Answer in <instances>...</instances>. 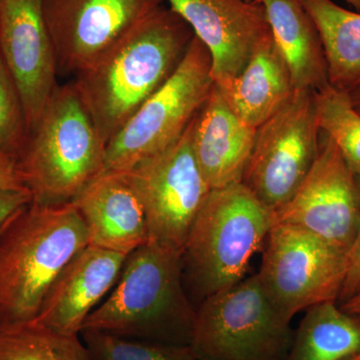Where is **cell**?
I'll return each mask as SVG.
<instances>
[{
    "label": "cell",
    "mask_w": 360,
    "mask_h": 360,
    "mask_svg": "<svg viewBox=\"0 0 360 360\" xmlns=\"http://www.w3.org/2000/svg\"><path fill=\"white\" fill-rule=\"evenodd\" d=\"M293 335L255 274L200 303L191 347L198 360H284Z\"/></svg>",
    "instance_id": "obj_6"
},
{
    "label": "cell",
    "mask_w": 360,
    "mask_h": 360,
    "mask_svg": "<svg viewBox=\"0 0 360 360\" xmlns=\"http://www.w3.org/2000/svg\"><path fill=\"white\" fill-rule=\"evenodd\" d=\"M340 307L347 314L360 315V290L347 302L341 303Z\"/></svg>",
    "instance_id": "obj_29"
},
{
    "label": "cell",
    "mask_w": 360,
    "mask_h": 360,
    "mask_svg": "<svg viewBox=\"0 0 360 360\" xmlns=\"http://www.w3.org/2000/svg\"><path fill=\"white\" fill-rule=\"evenodd\" d=\"M0 360H91L80 335H70L37 322L0 329Z\"/></svg>",
    "instance_id": "obj_22"
},
{
    "label": "cell",
    "mask_w": 360,
    "mask_h": 360,
    "mask_svg": "<svg viewBox=\"0 0 360 360\" xmlns=\"http://www.w3.org/2000/svg\"><path fill=\"white\" fill-rule=\"evenodd\" d=\"M274 215V224L300 227L349 252L359 226V179L321 130L314 165L290 200Z\"/></svg>",
    "instance_id": "obj_11"
},
{
    "label": "cell",
    "mask_w": 360,
    "mask_h": 360,
    "mask_svg": "<svg viewBox=\"0 0 360 360\" xmlns=\"http://www.w3.org/2000/svg\"><path fill=\"white\" fill-rule=\"evenodd\" d=\"M212 54L194 35L179 68L106 144L103 172H124L179 141L214 86Z\"/></svg>",
    "instance_id": "obj_7"
},
{
    "label": "cell",
    "mask_w": 360,
    "mask_h": 360,
    "mask_svg": "<svg viewBox=\"0 0 360 360\" xmlns=\"http://www.w3.org/2000/svg\"><path fill=\"white\" fill-rule=\"evenodd\" d=\"M165 0H42L58 71L77 75L117 46Z\"/></svg>",
    "instance_id": "obj_12"
},
{
    "label": "cell",
    "mask_w": 360,
    "mask_h": 360,
    "mask_svg": "<svg viewBox=\"0 0 360 360\" xmlns=\"http://www.w3.org/2000/svg\"><path fill=\"white\" fill-rule=\"evenodd\" d=\"M193 37L186 21L163 2L110 53L75 75L72 84L105 148L172 77Z\"/></svg>",
    "instance_id": "obj_1"
},
{
    "label": "cell",
    "mask_w": 360,
    "mask_h": 360,
    "mask_svg": "<svg viewBox=\"0 0 360 360\" xmlns=\"http://www.w3.org/2000/svg\"><path fill=\"white\" fill-rule=\"evenodd\" d=\"M319 137L314 90L295 89L283 108L257 127L241 182L274 214L314 165Z\"/></svg>",
    "instance_id": "obj_9"
},
{
    "label": "cell",
    "mask_w": 360,
    "mask_h": 360,
    "mask_svg": "<svg viewBox=\"0 0 360 360\" xmlns=\"http://www.w3.org/2000/svg\"><path fill=\"white\" fill-rule=\"evenodd\" d=\"M195 315L184 288L181 252L149 241L127 255L110 296L89 315L82 330L191 345Z\"/></svg>",
    "instance_id": "obj_3"
},
{
    "label": "cell",
    "mask_w": 360,
    "mask_h": 360,
    "mask_svg": "<svg viewBox=\"0 0 360 360\" xmlns=\"http://www.w3.org/2000/svg\"><path fill=\"white\" fill-rule=\"evenodd\" d=\"M319 30L328 84L348 94L360 89V13L333 0H298Z\"/></svg>",
    "instance_id": "obj_20"
},
{
    "label": "cell",
    "mask_w": 360,
    "mask_h": 360,
    "mask_svg": "<svg viewBox=\"0 0 360 360\" xmlns=\"http://www.w3.org/2000/svg\"><path fill=\"white\" fill-rule=\"evenodd\" d=\"M89 245L72 202L28 203L0 226V329L37 319L54 281Z\"/></svg>",
    "instance_id": "obj_2"
},
{
    "label": "cell",
    "mask_w": 360,
    "mask_h": 360,
    "mask_svg": "<svg viewBox=\"0 0 360 360\" xmlns=\"http://www.w3.org/2000/svg\"><path fill=\"white\" fill-rule=\"evenodd\" d=\"M264 6L274 41L290 68L295 89L328 86V65L314 21L298 0H257Z\"/></svg>",
    "instance_id": "obj_19"
},
{
    "label": "cell",
    "mask_w": 360,
    "mask_h": 360,
    "mask_svg": "<svg viewBox=\"0 0 360 360\" xmlns=\"http://www.w3.org/2000/svg\"><path fill=\"white\" fill-rule=\"evenodd\" d=\"M125 259L127 255L87 245L59 274L33 321L80 335L89 315L115 288Z\"/></svg>",
    "instance_id": "obj_15"
},
{
    "label": "cell",
    "mask_w": 360,
    "mask_h": 360,
    "mask_svg": "<svg viewBox=\"0 0 360 360\" xmlns=\"http://www.w3.org/2000/svg\"><path fill=\"white\" fill-rule=\"evenodd\" d=\"M80 338L91 360H198L191 345H172L84 329Z\"/></svg>",
    "instance_id": "obj_24"
},
{
    "label": "cell",
    "mask_w": 360,
    "mask_h": 360,
    "mask_svg": "<svg viewBox=\"0 0 360 360\" xmlns=\"http://www.w3.org/2000/svg\"><path fill=\"white\" fill-rule=\"evenodd\" d=\"M105 144L75 84L58 85L30 131L18 167L33 202H71L101 174Z\"/></svg>",
    "instance_id": "obj_5"
},
{
    "label": "cell",
    "mask_w": 360,
    "mask_h": 360,
    "mask_svg": "<svg viewBox=\"0 0 360 360\" xmlns=\"http://www.w3.org/2000/svg\"><path fill=\"white\" fill-rule=\"evenodd\" d=\"M348 252L293 225L274 224L266 238L260 283L277 311L290 321L323 302H338Z\"/></svg>",
    "instance_id": "obj_8"
},
{
    "label": "cell",
    "mask_w": 360,
    "mask_h": 360,
    "mask_svg": "<svg viewBox=\"0 0 360 360\" xmlns=\"http://www.w3.org/2000/svg\"><path fill=\"white\" fill-rule=\"evenodd\" d=\"M30 136L20 92L0 56V153L18 160Z\"/></svg>",
    "instance_id": "obj_25"
},
{
    "label": "cell",
    "mask_w": 360,
    "mask_h": 360,
    "mask_svg": "<svg viewBox=\"0 0 360 360\" xmlns=\"http://www.w3.org/2000/svg\"><path fill=\"white\" fill-rule=\"evenodd\" d=\"M359 112H360V111H359Z\"/></svg>",
    "instance_id": "obj_33"
},
{
    "label": "cell",
    "mask_w": 360,
    "mask_h": 360,
    "mask_svg": "<svg viewBox=\"0 0 360 360\" xmlns=\"http://www.w3.org/2000/svg\"><path fill=\"white\" fill-rule=\"evenodd\" d=\"M194 120L169 148L120 172L143 205L149 241L179 252L212 191L193 153Z\"/></svg>",
    "instance_id": "obj_10"
},
{
    "label": "cell",
    "mask_w": 360,
    "mask_h": 360,
    "mask_svg": "<svg viewBox=\"0 0 360 360\" xmlns=\"http://www.w3.org/2000/svg\"><path fill=\"white\" fill-rule=\"evenodd\" d=\"M274 224V212L243 182L212 189L181 251L184 288L195 309L245 278Z\"/></svg>",
    "instance_id": "obj_4"
},
{
    "label": "cell",
    "mask_w": 360,
    "mask_h": 360,
    "mask_svg": "<svg viewBox=\"0 0 360 360\" xmlns=\"http://www.w3.org/2000/svg\"><path fill=\"white\" fill-rule=\"evenodd\" d=\"M214 84L239 120L253 129L276 115L295 91L290 68L272 33L238 77Z\"/></svg>",
    "instance_id": "obj_18"
},
{
    "label": "cell",
    "mask_w": 360,
    "mask_h": 360,
    "mask_svg": "<svg viewBox=\"0 0 360 360\" xmlns=\"http://www.w3.org/2000/svg\"><path fill=\"white\" fill-rule=\"evenodd\" d=\"M71 202L84 219L89 245L127 257L150 240L143 205L120 172L99 175Z\"/></svg>",
    "instance_id": "obj_16"
},
{
    "label": "cell",
    "mask_w": 360,
    "mask_h": 360,
    "mask_svg": "<svg viewBox=\"0 0 360 360\" xmlns=\"http://www.w3.org/2000/svg\"><path fill=\"white\" fill-rule=\"evenodd\" d=\"M360 186V179H359ZM360 290V220L354 245L348 252V269L338 302L343 303Z\"/></svg>",
    "instance_id": "obj_26"
},
{
    "label": "cell",
    "mask_w": 360,
    "mask_h": 360,
    "mask_svg": "<svg viewBox=\"0 0 360 360\" xmlns=\"http://www.w3.org/2000/svg\"><path fill=\"white\" fill-rule=\"evenodd\" d=\"M0 56L20 90L30 134L58 86L42 0H0Z\"/></svg>",
    "instance_id": "obj_13"
},
{
    "label": "cell",
    "mask_w": 360,
    "mask_h": 360,
    "mask_svg": "<svg viewBox=\"0 0 360 360\" xmlns=\"http://www.w3.org/2000/svg\"><path fill=\"white\" fill-rule=\"evenodd\" d=\"M248 1H252V0H248ZM349 6L354 7L355 11L360 13V0H345Z\"/></svg>",
    "instance_id": "obj_31"
},
{
    "label": "cell",
    "mask_w": 360,
    "mask_h": 360,
    "mask_svg": "<svg viewBox=\"0 0 360 360\" xmlns=\"http://www.w3.org/2000/svg\"><path fill=\"white\" fill-rule=\"evenodd\" d=\"M319 129L335 142L348 167L360 179V112L349 94L328 84L314 91Z\"/></svg>",
    "instance_id": "obj_23"
},
{
    "label": "cell",
    "mask_w": 360,
    "mask_h": 360,
    "mask_svg": "<svg viewBox=\"0 0 360 360\" xmlns=\"http://www.w3.org/2000/svg\"><path fill=\"white\" fill-rule=\"evenodd\" d=\"M359 352L360 315L323 302L307 309L284 360H347Z\"/></svg>",
    "instance_id": "obj_21"
},
{
    "label": "cell",
    "mask_w": 360,
    "mask_h": 360,
    "mask_svg": "<svg viewBox=\"0 0 360 360\" xmlns=\"http://www.w3.org/2000/svg\"><path fill=\"white\" fill-rule=\"evenodd\" d=\"M347 360H360V352H359V354L354 355V356L349 357V359Z\"/></svg>",
    "instance_id": "obj_32"
},
{
    "label": "cell",
    "mask_w": 360,
    "mask_h": 360,
    "mask_svg": "<svg viewBox=\"0 0 360 360\" xmlns=\"http://www.w3.org/2000/svg\"><path fill=\"white\" fill-rule=\"evenodd\" d=\"M25 188L18 172V161L13 156L0 153V191Z\"/></svg>",
    "instance_id": "obj_28"
},
{
    "label": "cell",
    "mask_w": 360,
    "mask_h": 360,
    "mask_svg": "<svg viewBox=\"0 0 360 360\" xmlns=\"http://www.w3.org/2000/svg\"><path fill=\"white\" fill-rule=\"evenodd\" d=\"M255 134L257 129L239 120L214 84L194 120L193 134L194 155L210 188L243 181Z\"/></svg>",
    "instance_id": "obj_17"
},
{
    "label": "cell",
    "mask_w": 360,
    "mask_h": 360,
    "mask_svg": "<svg viewBox=\"0 0 360 360\" xmlns=\"http://www.w3.org/2000/svg\"><path fill=\"white\" fill-rule=\"evenodd\" d=\"M32 195L26 188L0 191V226L20 207L32 202Z\"/></svg>",
    "instance_id": "obj_27"
},
{
    "label": "cell",
    "mask_w": 360,
    "mask_h": 360,
    "mask_svg": "<svg viewBox=\"0 0 360 360\" xmlns=\"http://www.w3.org/2000/svg\"><path fill=\"white\" fill-rule=\"evenodd\" d=\"M350 99L352 103L354 104L355 108L360 111V89L354 90V91L350 92Z\"/></svg>",
    "instance_id": "obj_30"
},
{
    "label": "cell",
    "mask_w": 360,
    "mask_h": 360,
    "mask_svg": "<svg viewBox=\"0 0 360 360\" xmlns=\"http://www.w3.org/2000/svg\"><path fill=\"white\" fill-rule=\"evenodd\" d=\"M207 47L214 84L238 77L260 42L271 34L257 0H165Z\"/></svg>",
    "instance_id": "obj_14"
}]
</instances>
